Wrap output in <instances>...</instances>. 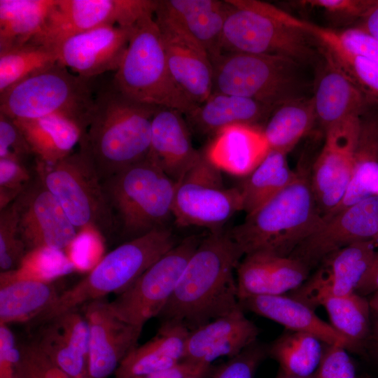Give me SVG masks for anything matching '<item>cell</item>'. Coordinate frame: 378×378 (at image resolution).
I'll return each mask as SVG.
<instances>
[{
  "label": "cell",
  "instance_id": "obj_3",
  "mask_svg": "<svg viewBox=\"0 0 378 378\" xmlns=\"http://www.w3.org/2000/svg\"><path fill=\"white\" fill-rule=\"evenodd\" d=\"M323 218L311 171L302 169L284 190L227 231L244 255L265 252L289 256Z\"/></svg>",
  "mask_w": 378,
  "mask_h": 378
},
{
  "label": "cell",
  "instance_id": "obj_26",
  "mask_svg": "<svg viewBox=\"0 0 378 378\" xmlns=\"http://www.w3.org/2000/svg\"><path fill=\"white\" fill-rule=\"evenodd\" d=\"M244 311L274 321L287 330L312 335L326 345L353 349V344L330 324L320 318L314 310L288 295H258L239 300Z\"/></svg>",
  "mask_w": 378,
  "mask_h": 378
},
{
  "label": "cell",
  "instance_id": "obj_45",
  "mask_svg": "<svg viewBox=\"0 0 378 378\" xmlns=\"http://www.w3.org/2000/svg\"><path fill=\"white\" fill-rule=\"evenodd\" d=\"M377 0H304L298 4L320 8L333 18L341 20H360L377 4Z\"/></svg>",
  "mask_w": 378,
  "mask_h": 378
},
{
  "label": "cell",
  "instance_id": "obj_35",
  "mask_svg": "<svg viewBox=\"0 0 378 378\" xmlns=\"http://www.w3.org/2000/svg\"><path fill=\"white\" fill-rule=\"evenodd\" d=\"M316 120L312 97L294 99L279 106L262 129L270 149L288 154Z\"/></svg>",
  "mask_w": 378,
  "mask_h": 378
},
{
  "label": "cell",
  "instance_id": "obj_44",
  "mask_svg": "<svg viewBox=\"0 0 378 378\" xmlns=\"http://www.w3.org/2000/svg\"><path fill=\"white\" fill-rule=\"evenodd\" d=\"M32 155L28 142L13 119L0 113V158H12L25 162Z\"/></svg>",
  "mask_w": 378,
  "mask_h": 378
},
{
  "label": "cell",
  "instance_id": "obj_22",
  "mask_svg": "<svg viewBox=\"0 0 378 378\" xmlns=\"http://www.w3.org/2000/svg\"><path fill=\"white\" fill-rule=\"evenodd\" d=\"M36 345L70 378H91L89 328L76 309L40 325Z\"/></svg>",
  "mask_w": 378,
  "mask_h": 378
},
{
  "label": "cell",
  "instance_id": "obj_14",
  "mask_svg": "<svg viewBox=\"0 0 378 378\" xmlns=\"http://www.w3.org/2000/svg\"><path fill=\"white\" fill-rule=\"evenodd\" d=\"M378 233V196L368 197L331 215L289 257L311 272L330 254L355 243L371 241Z\"/></svg>",
  "mask_w": 378,
  "mask_h": 378
},
{
  "label": "cell",
  "instance_id": "obj_49",
  "mask_svg": "<svg viewBox=\"0 0 378 378\" xmlns=\"http://www.w3.org/2000/svg\"><path fill=\"white\" fill-rule=\"evenodd\" d=\"M211 369V368L183 360L175 367L164 371L121 378H186L189 377L206 378L209 374Z\"/></svg>",
  "mask_w": 378,
  "mask_h": 378
},
{
  "label": "cell",
  "instance_id": "obj_40",
  "mask_svg": "<svg viewBox=\"0 0 378 378\" xmlns=\"http://www.w3.org/2000/svg\"><path fill=\"white\" fill-rule=\"evenodd\" d=\"M331 326L354 346L367 336L370 325V304L356 292L328 298L323 302Z\"/></svg>",
  "mask_w": 378,
  "mask_h": 378
},
{
  "label": "cell",
  "instance_id": "obj_50",
  "mask_svg": "<svg viewBox=\"0 0 378 378\" xmlns=\"http://www.w3.org/2000/svg\"><path fill=\"white\" fill-rule=\"evenodd\" d=\"M378 290V252H376L366 274L358 286L356 293L367 295Z\"/></svg>",
  "mask_w": 378,
  "mask_h": 378
},
{
  "label": "cell",
  "instance_id": "obj_6",
  "mask_svg": "<svg viewBox=\"0 0 378 378\" xmlns=\"http://www.w3.org/2000/svg\"><path fill=\"white\" fill-rule=\"evenodd\" d=\"M153 16L146 15L133 26L127 48L111 83L130 99L175 109L187 115L198 104L175 83Z\"/></svg>",
  "mask_w": 378,
  "mask_h": 378
},
{
  "label": "cell",
  "instance_id": "obj_52",
  "mask_svg": "<svg viewBox=\"0 0 378 378\" xmlns=\"http://www.w3.org/2000/svg\"><path fill=\"white\" fill-rule=\"evenodd\" d=\"M370 309L378 315V290L374 293L373 296L369 301Z\"/></svg>",
  "mask_w": 378,
  "mask_h": 378
},
{
  "label": "cell",
  "instance_id": "obj_18",
  "mask_svg": "<svg viewBox=\"0 0 378 378\" xmlns=\"http://www.w3.org/2000/svg\"><path fill=\"white\" fill-rule=\"evenodd\" d=\"M132 27L103 25L74 35L57 49V63L89 79L116 71L127 48Z\"/></svg>",
  "mask_w": 378,
  "mask_h": 378
},
{
  "label": "cell",
  "instance_id": "obj_1",
  "mask_svg": "<svg viewBox=\"0 0 378 378\" xmlns=\"http://www.w3.org/2000/svg\"><path fill=\"white\" fill-rule=\"evenodd\" d=\"M244 255L227 231L204 236L158 316L161 322L178 323L192 331L241 307L234 272Z\"/></svg>",
  "mask_w": 378,
  "mask_h": 378
},
{
  "label": "cell",
  "instance_id": "obj_31",
  "mask_svg": "<svg viewBox=\"0 0 378 378\" xmlns=\"http://www.w3.org/2000/svg\"><path fill=\"white\" fill-rule=\"evenodd\" d=\"M274 108L256 100L212 92L210 96L186 115L190 126L202 134L215 135L219 130L233 125L258 126Z\"/></svg>",
  "mask_w": 378,
  "mask_h": 378
},
{
  "label": "cell",
  "instance_id": "obj_55",
  "mask_svg": "<svg viewBox=\"0 0 378 378\" xmlns=\"http://www.w3.org/2000/svg\"><path fill=\"white\" fill-rule=\"evenodd\" d=\"M375 335H376L377 341L378 342V321H377V322L376 323V325H375Z\"/></svg>",
  "mask_w": 378,
  "mask_h": 378
},
{
  "label": "cell",
  "instance_id": "obj_19",
  "mask_svg": "<svg viewBox=\"0 0 378 378\" xmlns=\"http://www.w3.org/2000/svg\"><path fill=\"white\" fill-rule=\"evenodd\" d=\"M89 328L91 378H108L137 345L143 328L118 317L102 299L86 304L83 314Z\"/></svg>",
  "mask_w": 378,
  "mask_h": 378
},
{
  "label": "cell",
  "instance_id": "obj_34",
  "mask_svg": "<svg viewBox=\"0 0 378 378\" xmlns=\"http://www.w3.org/2000/svg\"><path fill=\"white\" fill-rule=\"evenodd\" d=\"M287 154L270 150L258 166L246 176L239 189L243 211L250 214L274 198L297 177L288 166Z\"/></svg>",
  "mask_w": 378,
  "mask_h": 378
},
{
  "label": "cell",
  "instance_id": "obj_16",
  "mask_svg": "<svg viewBox=\"0 0 378 378\" xmlns=\"http://www.w3.org/2000/svg\"><path fill=\"white\" fill-rule=\"evenodd\" d=\"M360 116L350 117L325 130L323 146L311 170V183L324 216L340 202L354 167Z\"/></svg>",
  "mask_w": 378,
  "mask_h": 378
},
{
  "label": "cell",
  "instance_id": "obj_54",
  "mask_svg": "<svg viewBox=\"0 0 378 378\" xmlns=\"http://www.w3.org/2000/svg\"><path fill=\"white\" fill-rule=\"evenodd\" d=\"M372 244H374V247L376 246H378V233L371 240Z\"/></svg>",
  "mask_w": 378,
  "mask_h": 378
},
{
  "label": "cell",
  "instance_id": "obj_8",
  "mask_svg": "<svg viewBox=\"0 0 378 378\" xmlns=\"http://www.w3.org/2000/svg\"><path fill=\"white\" fill-rule=\"evenodd\" d=\"M213 90L256 100L273 108L307 97L302 64L287 57L223 52L212 62Z\"/></svg>",
  "mask_w": 378,
  "mask_h": 378
},
{
  "label": "cell",
  "instance_id": "obj_12",
  "mask_svg": "<svg viewBox=\"0 0 378 378\" xmlns=\"http://www.w3.org/2000/svg\"><path fill=\"white\" fill-rule=\"evenodd\" d=\"M204 236L192 234L178 242L151 265L109 306L124 321L144 328L158 317L170 300L190 258Z\"/></svg>",
  "mask_w": 378,
  "mask_h": 378
},
{
  "label": "cell",
  "instance_id": "obj_21",
  "mask_svg": "<svg viewBox=\"0 0 378 378\" xmlns=\"http://www.w3.org/2000/svg\"><path fill=\"white\" fill-rule=\"evenodd\" d=\"M260 332L240 307L190 331L183 360L211 368L215 360L232 358L257 342Z\"/></svg>",
  "mask_w": 378,
  "mask_h": 378
},
{
  "label": "cell",
  "instance_id": "obj_42",
  "mask_svg": "<svg viewBox=\"0 0 378 378\" xmlns=\"http://www.w3.org/2000/svg\"><path fill=\"white\" fill-rule=\"evenodd\" d=\"M33 178L25 162L0 158V210L13 202Z\"/></svg>",
  "mask_w": 378,
  "mask_h": 378
},
{
  "label": "cell",
  "instance_id": "obj_9",
  "mask_svg": "<svg viewBox=\"0 0 378 378\" xmlns=\"http://www.w3.org/2000/svg\"><path fill=\"white\" fill-rule=\"evenodd\" d=\"M92 80L57 62L0 94V113L12 119L64 114L80 120L86 129L96 93Z\"/></svg>",
  "mask_w": 378,
  "mask_h": 378
},
{
  "label": "cell",
  "instance_id": "obj_2",
  "mask_svg": "<svg viewBox=\"0 0 378 378\" xmlns=\"http://www.w3.org/2000/svg\"><path fill=\"white\" fill-rule=\"evenodd\" d=\"M158 108L130 99L112 83L96 91L79 150L102 181L146 158L152 119Z\"/></svg>",
  "mask_w": 378,
  "mask_h": 378
},
{
  "label": "cell",
  "instance_id": "obj_36",
  "mask_svg": "<svg viewBox=\"0 0 378 378\" xmlns=\"http://www.w3.org/2000/svg\"><path fill=\"white\" fill-rule=\"evenodd\" d=\"M55 0H0V50L28 43L43 28Z\"/></svg>",
  "mask_w": 378,
  "mask_h": 378
},
{
  "label": "cell",
  "instance_id": "obj_28",
  "mask_svg": "<svg viewBox=\"0 0 378 378\" xmlns=\"http://www.w3.org/2000/svg\"><path fill=\"white\" fill-rule=\"evenodd\" d=\"M0 279V323L33 322L59 295L48 279L15 270L1 272Z\"/></svg>",
  "mask_w": 378,
  "mask_h": 378
},
{
  "label": "cell",
  "instance_id": "obj_24",
  "mask_svg": "<svg viewBox=\"0 0 378 378\" xmlns=\"http://www.w3.org/2000/svg\"><path fill=\"white\" fill-rule=\"evenodd\" d=\"M180 111L159 107L152 119L147 158L176 183L202 155L192 146L187 122Z\"/></svg>",
  "mask_w": 378,
  "mask_h": 378
},
{
  "label": "cell",
  "instance_id": "obj_48",
  "mask_svg": "<svg viewBox=\"0 0 378 378\" xmlns=\"http://www.w3.org/2000/svg\"><path fill=\"white\" fill-rule=\"evenodd\" d=\"M20 349L8 326L0 323V378H18Z\"/></svg>",
  "mask_w": 378,
  "mask_h": 378
},
{
  "label": "cell",
  "instance_id": "obj_43",
  "mask_svg": "<svg viewBox=\"0 0 378 378\" xmlns=\"http://www.w3.org/2000/svg\"><path fill=\"white\" fill-rule=\"evenodd\" d=\"M267 355V346L255 342L238 355L228 358L213 372L212 378H254Z\"/></svg>",
  "mask_w": 378,
  "mask_h": 378
},
{
  "label": "cell",
  "instance_id": "obj_10",
  "mask_svg": "<svg viewBox=\"0 0 378 378\" xmlns=\"http://www.w3.org/2000/svg\"><path fill=\"white\" fill-rule=\"evenodd\" d=\"M36 176L55 196L78 232L115 234L102 180L80 150L52 164L36 160Z\"/></svg>",
  "mask_w": 378,
  "mask_h": 378
},
{
  "label": "cell",
  "instance_id": "obj_39",
  "mask_svg": "<svg viewBox=\"0 0 378 378\" xmlns=\"http://www.w3.org/2000/svg\"><path fill=\"white\" fill-rule=\"evenodd\" d=\"M377 154L378 140H358L354 169L344 196L337 206L326 216L338 212L368 197L378 196Z\"/></svg>",
  "mask_w": 378,
  "mask_h": 378
},
{
  "label": "cell",
  "instance_id": "obj_32",
  "mask_svg": "<svg viewBox=\"0 0 378 378\" xmlns=\"http://www.w3.org/2000/svg\"><path fill=\"white\" fill-rule=\"evenodd\" d=\"M22 132L36 160L52 164L72 153L85 125L64 114L33 119H13Z\"/></svg>",
  "mask_w": 378,
  "mask_h": 378
},
{
  "label": "cell",
  "instance_id": "obj_11",
  "mask_svg": "<svg viewBox=\"0 0 378 378\" xmlns=\"http://www.w3.org/2000/svg\"><path fill=\"white\" fill-rule=\"evenodd\" d=\"M221 172L202 153L176 183L172 215L176 225L218 231L237 212L243 211L239 188H227Z\"/></svg>",
  "mask_w": 378,
  "mask_h": 378
},
{
  "label": "cell",
  "instance_id": "obj_25",
  "mask_svg": "<svg viewBox=\"0 0 378 378\" xmlns=\"http://www.w3.org/2000/svg\"><path fill=\"white\" fill-rule=\"evenodd\" d=\"M228 7L226 0H158L155 14L167 18L195 41L212 62L221 55Z\"/></svg>",
  "mask_w": 378,
  "mask_h": 378
},
{
  "label": "cell",
  "instance_id": "obj_17",
  "mask_svg": "<svg viewBox=\"0 0 378 378\" xmlns=\"http://www.w3.org/2000/svg\"><path fill=\"white\" fill-rule=\"evenodd\" d=\"M371 241L353 244L324 258L296 289L288 293L314 310L324 300L356 292L375 254Z\"/></svg>",
  "mask_w": 378,
  "mask_h": 378
},
{
  "label": "cell",
  "instance_id": "obj_29",
  "mask_svg": "<svg viewBox=\"0 0 378 378\" xmlns=\"http://www.w3.org/2000/svg\"><path fill=\"white\" fill-rule=\"evenodd\" d=\"M323 56L312 99L316 120L326 130L350 117L360 116L368 102L351 80Z\"/></svg>",
  "mask_w": 378,
  "mask_h": 378
},
{
  "label": "cell",
  "instance_id": "obj_51",
  "mask_svg": "<svg viewBox=\"0 0 378 378\" xmlns=\"http://www.w3.org/2000/svg\"><path fill=\"white\" fill-rule=\"evenodd\" d=\"M356 28L378 40V0Z\"/></svg>",
  "mask_w": 378,
  "mask_h": 378
},
{
  "label": "cell",
  "instance_id": "obj_27",
  "mask_svg": "<svg viewBox=\"0 0 378 378\" xmlns=\"http://www.w3.org/2000/svg\"><path fill=\"white\" fill-rule=\"evenodd\" d=\"M270 150L262 129L248 125H233L215 135L204 152L220 171L246 176Z\"/></svg>",
  "mask_w": 378,
  "mask_h": 378
},
{
  "label": "cell",
  "instance_id": "obj_23",
  "mask_svg": "<svg viewBox=\"0 0 378 378\" xmlns=\"http://www.w3.org/2000/svg\"><path fill=\"white\" fill-rule=\"evenodd\" d=\"M244 256L235 272L239 300L284 295L298 288L310 274L304 265L289 256L265 252Z\"/></svg>",
  "mask_w": 378,
  "mask_h": 378
},
{
  "label": "cell",
  "instance_id": "obj_5",
  "mask_svg": "<svg viewBox=\"0 0 378 378\" xmlns=\"http://www.w3.org/2000/svg\"><path fill=\"white\" fill-rule=\"evenodd\" d=\"M177 243L169 227L122 242L107 253L85 278L59 294L33 324L40 326L83 304L111 293H120Z\"/></svg>",
  "mask_w": 378,
  "mask_h": 378
},
{
  "label": "cell",
  "instance_id": "obj_7",
  "mask_svg": "<svg viewBox=\"0 0 378 378\" xmlns=\"http://www.w3.org/2000/svg\"><path fill=\"white\" fill-rule=\"evenodd\" d=\"M229 4L220 50L287 57L301 64L314 60V38L281 20V9L256 0H226Z\"/></svg>",
  "mask_w": 378,
  "mask_h": 378
},
{
  "label": "cell",
  "instance_id": "obj_4",
  "mask_svg": "<svg viewBox=\"0 0 378 378\" xmlns=\"http://www.w3.org/2000/svg\"><path fill=\"white\" fill-rule=\"evenodd\" d=\"M115 234L125 242L168 227L176 183L147 158L102 181Z\"/></svg>",
  "mask_w": 378,
  "mask_h": 378
},
{
  "label": "cell",
  "instance_id": "obj_13",
  "mask_svg": "<svg viewBox=\"0 0 378 378\" xmlns=\"http://www.w3.org/2000/svg\"><path fill=\"white\" fill-rule=\"evenodd\" d=\"M158 0H55L41 30L29 42L54 50L77 34L103 25L133 27L154 15Z\"/></svg>",
  "mask_w": 378,
  "mask_h": 378
},
{
  "label": "cell",
  "instance_id": "obj_30",
  "mask_svg": "<svg viewBox=\"0 0 378 378\" xmlns=\"http://www.w3.org/2000/svg\"><path fill=\"white\" fill-rule=\"evenodd\" d=\"M190 331L172 321L161 322L156 335L136 345L121 361L115 378L147 374L171 369L183 360Z\"/></svg>",
  "mask_w": 378,
  "mask_h": 378
},
{
  "label": "cell",
  "instance_id": "obj_56",
  "mask_svg": "<svg viewBox=\"0 0 378 378\" xmlns=\"http://www.w3.org/2000/svg\"><path fill=\"white\" fill-rule=\"evenodd\" d=\"M186 378H197V377H186Z\"/></svg>",
  "mask_w": 378,
  "mask_h": 378
},
{
  "label": "cell",
  "instance_id": "obj_20",
  "mask_svg": "<svg viewBox=\"0 0 378 378\" xmlns=\"http://www.w3.org/2000/svg\"><path fill=\"white\" fill-rule=\"evenodd\" d=\"M154 15L175 83L192 102L203 103L213 90L214 69L209 55L171 21Z\"/></svg>",
  "mask_w": 378,
  "mask_h": 378
},
{
  "label": "cell",
  "instance_id": "obj_41",
  "mask_svg": "<svg viewBox=\"0 0 378 378\" xmlns=\"http://www.w3.org/2000/svg\"><path fill=\"white\" fill-rule=\"evenodd\" d=\"M26 246L18 231V217L12 202L0 211L1 272L13 271L25 258Z\"/></svg>",
  "mask_w": 378,
  "mask_h": 378
},
{
  "label": "cell",
  "instance_id": "obj_37",
  "mask_svg": "<svg viewBox=\"0 0 378 378\" xmlns=\"http://www.w3.org/2000/svg\"><path fill=\"white\" fill-rule=\"evenodd\" d=\"M322 343L312 335L287 330L267 346V354L278 362L283 372L311 377L316 374L322 359Z\"/></svg>",
  "mask_w": 378,
  "mask_h": 378
},
{
  "label": "cell",
  "instance_id": "obj_33",
  "mask_svg": "<svg viewBox=\"0 0 378 378\" xmlns=\"http://www.w3.org/2000/svg\"><path fill=\"white\" fill-rule=\"evenodd\" d=\"M304 30L316 41L323 55L337 66L363 93L378 104V63L347 50L335 30L305 21Z\"/></svg>",
  "mask_w": 378,
  "mask_h": 378
},
{
  "label": "cell",
  "instance_id": "obj_47",
  "mask_svg": "<svg viewBox=\"0 0 378 378\" xmlns=\"http://www.w3.org/2000/svg\"><path fill=\"white\" fill-rule=\"evenodd\" d=\"M335 32L347 50L378 63V40L356 27Z\"/></svg>",
  "mask_w": 378,
  "mask_h": 378
},
{
  "label": "cell",
  "instance_id": "obj_15",
  "mask_svg": "<svg viewBox=\"0 0 378 378\" xmlns=\"http://www.w3.org/2000/svg\"><path fill=\"white\" fill-rule=\"evenodd\" d=\"M13 203L18 214L19 234L27 251H59L76 241L78 230L36 176Z\"/></svg>",
  "mask_w": 378,
  "mask_h": 378
},
{
  "label": "cell",
  "instance_id": "obj_38",
  "mask_svg": "<svg viewBox=\"0 0 378 378\" xmlns=\"http://www.w3.org/2000/svg\"><path fill=\"white\" fill-rule=\"evenodd\" d=\"M57 59L56 50L31 42L0 50V94Z\"/></svg>",
  "mask_w": 378,
  "mask_h": 378
},
{
  "label": "cell",
  "instance_id": "obj_46",
  "mask_svg": "<svg viewBox=\"0 0 378 378\" xmlns=\"http://www.w3.org/2000/svg\"><path fill=\"white\" fill-rule=\"evenodd\" d=\"M340 346L327 345L316 373V378H357L354 365Z\"/></svg>",
  "mask_w": 378,
  "mask_h": 378
},
{
  "label": "cell",
  "instance_id": "obj_53",
  "mask_svg": "<svg viewBox=\"0 0 378 378\" xmlns=\"http://www.w3.org/2000/svg\"><path fill=\"white\" fill-rule=\"evenodd\" d=\"M276 378H316V374L311 377H298L286 374L280 370V372Z\"/></svg>",
  "mask_w": 378,
  "mask_h": 378
}]
</instances>
